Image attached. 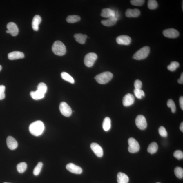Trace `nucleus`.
Listing matches in <instances>:
<instances>
[{
    "mask_svg": "<svg viewBox=\"0 0 183 183\" xmlns=\"http://www.w3.org/2000/svg\"><path fill=\"white\" fill-rule=\"evenodd\" d=\"M45 130V126L43 122L40 120L36 121L30 124L29 131L32 135L35 136H39L43 134Z\"/></svg>",
    "mask_w": 183,
    "mask_h": 183,
    "instance_id": "obj_1",
    "label": "nucleus"
},
{
    "mask_svg": "<svg viewBox=\"0 0 183 183\" xmlns=\"http://www.w3.org/2000/svg\"><path fill=\"white\" fill-rule=\"evenodd\" d=\"M52 51L54 54L58 56H63L66 54V46L60 41H55L52 46Z\"/></svg>",
    "mask_w": 183,
    "mask_h": 183,
    "instance_id": "obj_2",
    "label": "nucleus"
},
{
    "mask_svg": "<svg viewBox=\"0 0 183 183\" xmlns=\"http://www.w3.org/2000/svg\"><path fill=\"white\" fill-rule=\"evenodd\" d=\"M113 77V74L110 72H104L96 75L95 79L98 83L104 84L108 83Z\"/></svg>",
    "mask_w": 183,
    "mask_h": 183,
    "instance_id": "obj_3",
    "label": "nucleus"
},
{
    "mask_svg": "<svg viewBox=\"0 0 183 183\" xmlns=\"http://www.w3.org/2000/svg\"><path fill=\"white\" fill-rule=\"evenodd\" d=\"M150 48L148 46H145L141 48L136 52L133 56L134 59L137 60L145 59L148 57L150 53Z\"/></svg>",
    "mask_w": 183,
    "mask_h": 183,
    "instance_id": "obj_4",
    "label": "nucleus"
},
{
    "mask_svg": "<svg viewBox=\"0 0 183 183\" xmlns=\"http://www.w3.org/2000/svg\"><path fill=\"white\" fill-rule=\"evenodd\" d=\"M97 58V55L95 53H88L84 57V63L87 67H91L93 65Z\"/></svg>",
    "mask_w": 183,
    "mask_h": 183,
    "instance_id": "obj_5",
    "label": "nucleus"
},
{
    "mask_svg": "<svg viewBox=\"0 0 183 183\" xmlns=\"http://www.w3.org/2000/svg\"><path fill=\"white\" fill-rule=\"evenodd\" d=\"M129 146L128 151L131 153L137 152L140 150V147L138 142L133 138H130L128 140Z\"/></svg>",
    "mask_w": 183,
    "mask_h": 183,
    "instance_id": "obj_6",
    "label": "nucleus"
},
{
    "mask_svg": "<svg viewBox=\"0 0 183 183\" xmlns=\"http://www.w3.org/2000/svg\"><path fill=\"white\" fill-rule=\"evenodd\" d=\"M59 110L64 116L69 117L71 115L72 110L71 107L65 102H62L60 104Z\"/></svg>",
    "mask_w": 183,
    "mask_h": 183,
    "instance_id": "obj_7",
    "label": "nucleus"
},
{
    "mask_svg": "<svg viewBox=\"0 0 183 183\" xmlns=\"http://www.w3.org/2000/svg\"><path fill=\"white\" fill-rule=\"evenodd\" d=\"M135 123L137 126L140 129H145L147 126L146 118L143 115H138L136 119Z\"/></svg>",
    "mask_w": 183,
    "mask_h": 183,
    "instance_id": "obj_8",
    "label": "nucleus"
},
{
    "mask_svg": "<svg viewBox=\"0 0 183 183\" xmlns=\"http://www.w3.org/2000/svg\"><path fill=\"white\" fill-rule=\"evenodd\" d=\"M7 28L8 30L6 33H10L13 37L17 36L19 33V30L17 26L13 22H10L7 24Z\"/></svg>",
    "mask_w": 183,
    "mask_h": 183,
    "instance_id": "obj_9",
    "label": "nucleus"
},
{
    "mask_svg": "<svg viewBox=\"0 0 183 183\" xmlns=\"http://www.w3.org/2000/svg\"><path fill=\"white\" fill-rule=\"evenodd\" d=\"M163 34L164 37L171 39L176 38L180 35V33L177 30L173 28L165 30L163 32Z\"/></svg>",
    "mask_w": 183,
    "mask_h": 183,
    "instance_id": "obj_10",
    "label": "nucleus"
},
{
    "mask_svg": "<svg viewBox=\"0 0 183 183\" xmlns=\"http://www.w3.org/2000/svg\"><path fill=\"white\" fill-rule=\"evenodd\" d=\"M116 41L119 45H128L131 43V39L129 36L122 35L117 37Z\"/></svg>",
    "mask_w": 183,
    "mask_h": 183,
    "instance_id": "obj_11",
    "label": "nucleus"
},
{
    "mask_svg": "<svg viewBox=\"0 0 183 183\" xmlns=\"http://www.w3.org/2000/svg\"><path fill=\"white\" fill-rule=\"evenodd\" d=\"M90 148L98 157H101L103 156V149L99 144L95 143H93L90 144Z\"/></svg>",
    "mask_w": 183,
    "mask_h": 183,
    "instance_id": "obj_12",
    "label": "nucleus"
},
{
    "mask_svg": "<svg viewBox=\"0 0 183 183\" xmlns=\"http://www.w3.org/2000/svg\"><path fill=\"white\" fill-rule=\"evenodd\" d=\"M66 168L69 171L74 174H81L82 172V169L81 168L73 164H68L66 166Z\"/></svg>",
    "mask_w": 183,
    "mask_h": 183,
    "instance_id": "obj_13",
    "label": "nucleus"
},
{
    "mask_svg": "<svg viewBox=\"0 0 183 183\" xmlns=\"http://www.w3.org/2000/svg\"><path fill=\"white\" fill-rule=\"evenodd\" d=\"M118 19L117 16H114L108 18V19L102 20L101 23L102 25L106 27H110L116 24Z\"/></svg>",
    "mask_w": 183,
    "mask_h": 183,
    "instance_id": "obj_14",
    "label": "nucleus"
},
{
    "mask_svg": "<svg viewBox=\"0 0 183 183\" xmlns=\"http://www.w3.org/2000/svg\"><path fill=\"white\" fill-rule=\"evenodd\" d=\"M135 98L132 94L128 93L124 96L123 99V104L124 106H128L134 103Z\"/></svg>",
    "mask_w": 183,
    "mask_h": 183,
    "instance_id": "obj_15",
    "label": "nucleus"
},
{
    "mask_svg": "<svg viewBox=\"0 0 183 183\" xmlns=\"http://www.w3.org/2000/svg\"><path fill=\"white\" fill-rule=\"evenodd\" d=\"M7 144L8 148L11 150L15 149L17 147L18 143L15 138L11 136L8 137Z\"/></svg>",
    "mask_w": 183,
    "mask_h": 183,
    "instance_id": "obj_16",
    "label": "nucleus"
},
{
    "mask_svg": "<svg viewBox=\"0 0 183 183\" xmlns=\"http://www.w3.org/2000/svg\"><path fill=\"white\" fill-rule=\"evenodd\" d=\"M102 17L105 18H109L112 16H116L118 17L117 13L115 11L109 8H104L102 9L101 13Z\"/></svg>",
    "mask_w": 183,
    "mask_h": 183,
    "instance_id": "obj_17",
    "label": "nucleus"
},
{
    "mask_svg": "<svg viewBox=\"0 0 183 183\" xmlns=\"http://www.w3.org/2000/svg\"><path fill=\"white\" fill-rule=\"evenodd\" d=\"M25 57L24 54L21 52L13 51L8 54V58L11 60L22 59Z\"/></svg>",
    "mask_w": 183,
    "mask_h": 183,
    "instance_id": "obj_18",
    "label": "nucleus"
},
{
    "mask_svg": "<svg viewBox=\"0 0 183 183\" xmlns=\"http://www.w3.org/2000/svg\"><path fill=\"white\" fill-rule=\"evenodd\" d=\"M140 15V11L137 9H128L125 13L126 16L128 17H139Z\"/></svg>",
    "mask_w": 183,
    "mask_h": 183,
    "instance_id": "obj_19",
    "label": "nucleus"
},
{
    "mask_svg": "<svg viewBox=\"0 0 183 183\" xmlns=\"http://www.w3.org/2000/svg\"><path fill=\"white\" fill-rule=\"evenodd\" d=\"M41 21V18L39 15H37L34 17L32 21V27L35 31H37L39 29V25Z\"/></svg>",
    "mask_w": 183,
    "mask_h": 183,
    "instance_id": "obj_20",
    "label": "nucleus"
},
{
    "mask_svg": "<svg viewBox=\"0 0 183 183\" xmlns=\"http://www.w3.org/2000/svg\"><path fill=\"white\" fill-rule=\"evenodd\" d=\"M117 180L118 183H128L129 179L127 175L125 174L119 172L117 174Z\"/></svg>",
    "mask_w": 183,
    "mask_h": 183,
    "instance_id": "obj_21",
    "label": "nucleus"
},
{
    "mask_svg": "<svg viewBox=\"0 0 183 183\" xmlns=\"http://www.w3.org/2000/svg\"><path fill=\"white\" fill-rule=\"evenodd\" d=\"M76 41L80 44H84L85 43L87 36L81 33L76 34L74 36Z\"/></svg>",
    "mask_w": 183,
    "mask_h": 183,
    "instance_id": "obj_22",
    "label": "nucleus"
},
{
    "mask_svg": "<svg viewBox=\"0 0 183 183\" xmlns=\"http://www.w3.org/2000/svg\"><path fill=\"white\" fill-rule=\"evenodd\" d=\"M30 95L33 99L35 100L41 99L44 98L45 94L37 90L35 91H32L30 92Z\"/></svg>",
    "mask_w": 183,
    "mask_h": 183,
    "instance_id": "obj_23",
    "label": "nucleus"
},
{
    "mask_svg": "<svg viewBox=\"0 0 183 183\" xmlns=\"http://www.w3.org/2000/svg\"><path fill=\"white\" fill-rule=\"evenodd\" d=\"M102 127L103 129L106 131H109L111 128V120L108 117H106L104 119Z\"/></svg>",
    "mask_w": 183,
    "mask_h": 183,
    "instance_id": "obj_24",
    "label": "nucleus"
},
{
    "mask_svg": "<svg viewBox=\"0 0 183 183\" xmlns=\"http://www.w3.org/2000/svg\"><path fill=\"white\" fill-rule=\"evenodd\" d=\"M158 146L156 142H153L149 145L148 148V151L151 154H153L157 152Z\"/></svg>",
    "mask_w": 183,
    "mask_h": 183,
    "instance_id": "obj_25",
    "label": "nucleus"
},
{
    "mask_svg": "<svg viewBox=\"0 0 183 183\" xmlns=\"http://www.w3.org/2000/svg\"><path fill=\"white\" fill-rule=\"evenodd\" d=\"M61 75L62 78L65 81L69 82L71 84H74L75 82V81H74L73 78L67 72H62L61 74Z\"/></svg>",
    "mask_w": 183,
    "mask_h": 183,
    "instance_id": "obj_26",
    "label": "nucleus"
},
{
    "mask_svg": "<svg viewBox=\"0 0 183 183\" xmlns=\"http://www.w3.org/2000/svg\"><path fill=\"white\" fill-rule=\"evenodd\" d=\"M81 18L79 16L77 15H71L68 16L66 19V21L69 23H74L80 21Z\"/></svg>",
    "mask_w": 183,
    "mask_h": 183,
    "instance_id": "obj_27",
    "label": "nucleus"
},
{
    "mask_svg": "<svg viewBox=\"0 0 183 183\" xmlns=\"http://www.w3.org/2000/svg\"><path fill=\"white\" fill-rule=\"evenodd\" d=\"M27 164L25 162H21L17 164V170L20 173H22L27 169Z\"/></svg>",
    "mask_w": 183,
    "mask_h": 183,
    "instance_id": "obj_28",
    "label": "nucleus"
},
{
    "mask_svg": "<svg viewBox=\"0 0 183 183\" xmlns=\"http://www.w3.org/2000/svg\"><path fill=\"white\" fill-rule=\"evenodd\" d=\"M180 66V64L177 61H172L167 67V69L171 71H174Z\"/></svg>",
    "mask_w": 183,
    "mask_h": 183,
    "instance_id": "obj_29",
    "label": "nucleus"
},
{
    "mask_svg": "<svg viewBox=\"0 0 183 183\" xmlns=\"http://www.w3.org/2000/svg\"><path fill=\"white\" fill-rule=\"evenodd\" d=\"M37 90L41 93L45 94L47 91V87L46 84L43 82H41L38 84L37 86Z\"/></svg>",
    "mask_w": 183,
    "mask_h": 183,
    "instance_id": "obj_30",
    "label": "nucleus"
},
{
    "mask_svg": "<svg viewBox=\"0 0 183 183\" xmlns=\"http://www.w3.org/2000/svg\"><path fill=\"white\" fill-rule=\"evenodd\" d=\"M43 164L41 162L38 163L37 166H36L33 171V174L35 176H38L41 172L42 168H43Z\"/></svg>",
    "mask_w": 183,
    "mask_h": 183,
    "instance_id": "obj_31",
    "label": "nucleus"
},
{
    "mask_svg": "<svg viewBox=\"0 0 183 183\" xmlns=\"http://www.w3.org/2000/svg\"><path fill=\"white\" fill-rule=\"evenodd\" d=\"M175 174L178 178L182 179L183 177V169L180 167H177L174 170Z\"/></svg>",
    "mask_w": 183,
    "mask_h": 183,
    "instance_id": "obj_32",
    "label": "nucleus"
},
{
    "mask_svg": "<svg viewBox=\"0 0 183 183\" xmlns=\"http://www.w3.org/2000/svg\"><path fill=\"white\" fill-rule=\"evenodd\" d=\"M158 3L155 0H149V1H148V6L149 9L151 10L156 9L158 7Z\"/></svg>",
    "mask_w": 183,
    "mask_h": 183,
    "instance_id": "obj_33",
    "label": "nucleus"
},
{
    "mask_svg": "<svg viewBox=\"0 0 183 183\" xmlns=\"http://www.w3.org/2000/svg\"><path fill=\"white\" fill-rule=\"evenodd\" d=\"M134 92L136 97L138 98V99H141L145 96V93L144 91L141 89H135Z\"/></svg>",
    "mask_w": 183,
    "mask_h": 183,
    "instance_id": "obj_34",
    "label": "nucleus"
},
{
    "mask_svg": "<svg viewBox=\"0 0 183 183\" xmlns=\"http://www.w3.org/2000/svg\"><path fill=\"white\" fill-rule=\"evenodd\" d=\"M167 106L171 108V111L174 113L176 111V106L174 102L171 99H169L167 102Z\"/></svg>",
    "mask_w": 183,
    "mask_h": 183,
    "instance_id": "obj_35",
    "label": "nucleus"
},
{
    "mask_svg": "<svg viewBox=\"0 0 183 183\" xmlns=\"http://www.w3.org/2000/svg\"><path fill=\"white\" fill-rule=\"evenodd\" d=\"M159 133L162 137H166L168 136V133L164 126H161L159 128Z\"/></svg>",
    "mask_w": 183,
    "mask_h": 183,
    "instance_id": "obj_36",
    "label": "nucleus"
},
{
    "mask_svg": "<svg viewBox=\"0 0 183 183\" xmlns=\"http://www.w3.org/2000/svg\"><path fill=\"white\" fill-rule=\"evenodd\" d=\"M145 1L144 0H132L130 3L133 5L140 6L144 4Z\"/></svg>",
    "mask_w": 183,
    "mask_h": 183,
    "instance_id": "obj_37",
    "label": "nucleus"
},
{
    "mask_svg": "<svg viewBox=\"0 0 183 183\" xmlns=\"http://www.w3.org/2000/svg\"><path fill=\"white\" fill-rule=\"evenodd\" d=\"M174 156L175 157L180 160L183 158V153L180 150H176L174 152Z\"/></svg>",
    "mask_w": 183,
    "mask_h": 183,
    "instance_id": "obj_38",
    "label": "nucleus"
},
{
    "mask_svg": "<svg viewBox=\"0 0 183 183\" xmlns=\"http://www.w3.org/2000/svg\"><path fill=\"white\" fill-rule=\"evenodd\" d=\"M5 87L4 86L0 85V100H3L5 98Z\"/></svg>",
    "mask_w": 183,
    "mask_h": 183,
    "instance_id": "obj_39",
    "label": "nucleus"
},
{
    "mask_svg": "<svg viewBox=\"0 0 183 183\" xmlns=\"http://www.w3.org/2000/svg\"><path fill=\"white\" fill-rule=\"evenodd\" d=\"M134 86L135 89H141L142 86V82L139 80H136L135 81Z\"/></svg>",
    "mask_w": 183,
    "mask_h": 183,
    "instance_id": "obj_40",
    "label": "nucleus"
},
{
    "mask_svg": "<svg viewBox=\"0 0 183 183\" xmlns=\"http://www.w3.org/2000/svg\"><path fill=\"white\" fill-rule=\"evenodd\" d=\"M180 104L181 109L183 110V96H181L180 98Z\"/></svg>",
    "mask_w": 183,
    "mask_h": 183,
    "instance_id": "obj_41",
    "label": "nucleus"
},
{
    "mask_svg": "<svg viewBox=\"0 0 183 183\" xmlns=\"http://www.w3.org/2000/svg\"><path fill=\"white\" fill-rule=\"evenodd\" d=\"M178 83L180 84H183V73H182L181 74L180 78L178 80Z\"/></svg>",
    "mask_w": 183,
    "mask_h": 183,
    "instance_id": "obj_42",
    "label": "nucleus"
},
{
    "mask_svg": "<svg viewBox=\"0 0 183 183\" xmlns=\"http://www.w3.org/2000/svg\"><path fill=\"white\" fill-rule=\"evenodd\" d=\"M180 129L181 130V131L182 132H183V122H182V123L181 124L180 126Z\"/></svg>",
    "mask_w": 183,
    "mask_h": 183,
    "instance_id": "obj_43",
    "label": "nucleus"
},
{
    "mask_svg": "<svg viewBox=\"0 0 183 183\" xmlns=\"http://www.w3.org/2000/svg\"><path fill=\"white\" fill-rule=\"evenodd\" d=\"M2 69V67L1 65H0V71H1V70Z\"/></svg>",
    "mask_w": 183,
    "mask_h": 183,
    "instance_id": "obj_44",
    "label": "nucleus"
},
{
    "mask_svg": "<svg viewBox=\"0 0 183 183\" xmlns=\"http://www.w3.org/2000/svg\"><path fill=\"white\" fill-rule=\"evenodd\" d=\"M182 9H183V1L182 2Z\"/></svg>",
    "mask_w": 183,
    "mask_h": 183,
    "instance_id": "obj_45",
    "label": "nucleus"
},
{
    "mask_svg": "<svg viewBox=\"0 0 183 183\" xmlns=\"http://www.w3.org/2000/svg\"><path fill=\"white\" fill-rule=\"evenodd\" d=\"M10 183L5 182V183Z\"/></svg>",
    "mask_w": 183,
    "mask_h": 183,
    "instance_id": "obj_46",
    "label": "nucleus"
},
{
    "mask_svg": "<svg viewBox=\"0 0 183 183\" xmlns=\"http://www.w3.org/2000/svg\"><path fill=\"white\" fill-rule=\"evenodd\" d=\"M160 183L158 182V183Z\"/></svg>",
    "mask_w": 183,
    "mask_h": 183,
    "instance_id": "obj_47",
    "label": "nucleus"
}]
</instances>
